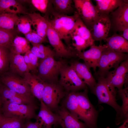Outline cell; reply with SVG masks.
Returning <instances> with one entry per match:
<instances>
[{"instance_id":"cell-1","label":"cell","mask_w":128,"mask_h":128,"mask_svg":"<svg viewBox=\"0 0 128 128\" xmlns=\"http://www.w3.org/2000/svg\"><path fill=\"white\" fill-rule=\"evenodd\" d=\"M91 90L97 98L99 104H108L115 110L116 112L115 122L117 125L123 121L121 106L116 102V92L115 88L108 82L105 77L99 76L96 85Z\"/></svg>"},{"instance_id":"cell-2","label":"cell","mask_w":128,"mask_h":128,"mask_svg":"<svg viewBox=\"0 0 128 128\" xmlns=\"http://www.w3.org/2000/svg\"><path fill=\"white\" fill-rule=\"evenodd\" d=\"M53 18L48 19L51 26L60 39L67 44L71 40V34L75 21L79 17L76 11L71 16L61 15L52 11Z\"/></svg>"},{"instance_id":"cell-3","label":"cell","mask_w":128,"mask_h":128,"mask_svg":"<svg viewBox=\"0 0 128 128\" xmlns=\"http://www.w3.org/2000/svg\"><path fill=\"white\" fill-rule=\"evenodd\" d=\"M64 64L62 62L55 60L54 56L40 59L38 61L37 75L46 83H58V77Z\"/></svg>"},{"instance_id":"cell-4","label":"cell","mask_w":128,"mask_h":128,"mask_svg":"<svg viewBox=\"0 0 128 128\" xmlns=\"http://www.w3.org/2000/svg\"><path fill=\"white\" fill-rule=\"evenodd\" d=\"M58 84L69 92H77L86 88V85L71 66L64 64L60 71Z\"/></svg>"},{"instance_id":"cell-5","label":"cell","mask_w":128,"mask_h":128,"mask_svg":"<svg viewBox=\"0 0 128 128\" xmlns=\"http://www.w3.org/2000/svg\"><path fill=\"white\" fill-rule=\"evenodd\" d=\"M128 57L127 54L116 52L108 46L103 52L99 62V76L105 77L111 69H116Z\"/></svg>"},{"instance_id":"cell-6","label":"cell","mask_w":128,"mask_h":128,"mask_svg":"<svg viewBox=\"0 0 128 128\" xmlns=\"http://www.w3.org/2000/svg\"><path fill=\"white\" fill-rule=\"evenodd\" d=\"M35 104H19L13 103L3 104L1 112L5 117L20 119L36 118Z\"/></svg>"},{"instance_id":"cell-7","label":"cell","mask_w":128,"mask_h":128,"mask_svg":"<svg viewBox=\"0 0 128 128\" xmlns=\"http://www.w3.org/2000/svg\"><path fill=\"white\" fill-rule=\"evenodd\" d=\"M64 90L58 83H46L42 101L52 111L57 110L60 101L66 95Z\"/></svg>"},{"instance_id":"cell-8","label":"cell","mask_w":128,"mask_h":128,"mask_svg":"<svg viewBox=\"0 0 128 128\" xmlns=\"http://www.w3.org/2000/svg\"><path fill=\"white\" fill-rule=\"evenodd\" d=\"M79 17L90 30L99 14L96 6L90 0H73Z\"/></svg>"},{"instance_id":"cell-9","label":"cell","mask_w":128,"mask_h":128,"mask_svg":"<svg viewBox=\"0 0 128 128\" xmlns=\"http://www.w3.org/2000/svg\"><path fill=\"white\" fill-rule=\"evenodd\" d=\"M87 88L82 92H76L77 99L80 108L86 119L85 124L90 128H96L98 112L90 102Z\"/></svg>"},{"instance_id":"cell-10","label":"cell","mask_w":128,"mask_h":128,"mask_svg":"<svg viewBox=\"0 0 128 128\" xmlns=\"http://www.w3.org/2000/svg\"><path fill=\"white\" fill-rule=\"evenodd\" d=\"M110 28L115 32L128 28V0H125L119 7L109 14Z\"/></svg>"},{"instance_id":"cell-11","label":"cell","mask_w":128,"mask_h":128,"mask_svg":"<svg viewBox=\"0 0 128 128\" xmlns=\"http://www.w3.org/2000/svg\"><path fill=\"white\" fill-rule=\"evenodd\" d=\"M107 47L106 44L99 46L94 44L91 46L90 48L85 51H77L76 56L82 59L85 64L90 68H92L96 72L102 52Z\"/></svg>"},{"instance_id":"cell-12","label":"cell","mask_w":128,"mask_h":128,"mask_svg":"<svg viewBox=\"0 0 128 128\" xmlns=\"http://www.w3.org/2000/svg\"><path fill=\"white\" fill-rule=\"evenodd\" d=\"M47 37L50 43L53 48L55 55L58 56L68 58L76 56L77 51L76 50L71 51L66 46L49 21Z\"/></svg>"},{"instance_id":"cell-13","label":"cell","mask_w":128,"mask_h":128,"mask_svg":"<svg viewBox=\"0 0 128 128\" xmlns=\"http://www.w3.org/2000/svg\"><path fill=\"white\" fill-rule=\"evenodd\" d=\"M1 81L5 86L18 93L32 95L30 87L24 78L11 72L2 76Z\"/></svg>"},{"instance_id":"cell-14","label":"cell","mask_w":128,"mask_h":128,"mask_svg":"<svg viewBox=\"0 0 128 128\" xmlns=\"http://www.w3.org/2000/svg\"><path fill=\"white\" fill-rule=\"evenodd\" d=\"M109 15H99L90 30L92 38L101 43L108 37L110 29Z\"/></svg>"},{"instance_id":"cell-15","label":"cell","mask_w":128,"mask_h":128,"mask_svg":"<svg viewBox=\"0 0 128 128\" xmlns=\"http://www.w3.org/2000/svg\"><path fill=\"white\" fill-rule=\"evenodd\" d=\"M128 72V59L122 62L114 70L109 71L105 77L111 86L119 90L127 82Z\"/></svg>"},{"instance_id":"cell-16","label":"cell","mask_w":128,"mask_h":128,"mask_svg":"<svg viewBox=\"0 0 128 128\" xmlns=\"http://www.w3.org/2000/svg\"><path fill=\"white\" fill-rule=\"evenodd\" d=\"M1 95L3 104L13 103L19 104H35L33 95L17 93L5 86L2 87Z\"/></svg>"},{"instance_id":"cell-17","label":"cell","mask_w":128,"mask_h":128,"mask_svg":"<svg viewBox=\"0 0 128 128\" xmlns=\"http://www.w3.org/2000/svg\"><path fill=\"white\" fill-rule=\"evenodd\" d=\"M40 110L36 118L43 128H51L52 126L59 124L57 114L53 113L41 101Z\"/></svg>"},{"instance_id":"cell-18","label":"cell","mask_w":128,"mask_h":128,"mask_svg":"<svg viewBox=\"0 0 128 128\" xmlns=\"http://www.w3.org/2000/svg\"><path fill=\"white\" fill-rule=\"evenodd\" d=\"M59 118V124L62 128H86L85 123L72 115L64 107L62 106L57 111Z\"/></svg>"},{"instance_id":"cell-19","label":"cell","mask_w":128,"mask_h":128,"mask_svg":"<svg viewBox=\"0 0 128 128\" xmlns=\"http://www.w3.org/2000/svg\"><path fill=\"white\" fill-rule=\"evenodd\" d=\"M76 92H69L64 98L62 105L66 108L74 117L83 121L85 124L86 119L78 105Z\"/></svg>"},{"instance_id":"cell-20","label":"cell","mask_w":128,"mask_h":128,"mask_svg":"<svg viewBox=\"0 0 128 128\" xmlns=\"http://www.w3.org/2000/svg\"><path fill=\"white\" fill-rule=\"evenodd\" d=\"M29 86L33 96L42 101V96L46 82L37 75L28 72L24 75L23 78Z\"/></svg>"},{"instance_id":"cell-21","label":"cell","mask_w":128,"mask_h":128,"mask_svg":"<svg viewBox=\"0 0 128 128\" xmlns=\"http://www.w3.org/2000/svg\"><path fill=\"white\" fill-rule=\"evenodd\" d=\"M70 66L75 70L79 77L91 90L97 82L92 75L90 68L84 63L77 61L72 62Z\"/></svg>"},{"instance_id":"cell-22","label":"cell","mask_w":128,"mask_h":128,"mask_svg":"<svg viewBox=\"0 0 128 128\" xmlns=\"http://www.w3.org/2000/svg\"><path fill=\"white\" fill-rule=\"evenodd\" d=\"M27 14L31 19L33 30L41 37L46 38L48 24V18L36 12Z\"/></svg>"},{"instance_id":"cell-23","label":"cell","mask_w":128,"mask_h":128,"mask_svg":"<svg viewBox=\"0 0 128 128\" xmlns=\"http://www.w3.org/2000/svg\"><path fill=\"white\" fill-rule=\"evenodd\" d=\"M9 68L11 72L23 78L26 73L30 72L25 62L23 56L11 52Z\"/></svg>"},{"instance_id":"cell-24","label":"cell","mask_w":128,"mask_h":128,"mask_svg":"<svg viewBox=\"0 0 128 128\" xmlns=\"http://www.w3.org/2000/svg\"><path fill=\"white\" fill-rule=\"evenodd\" d=\"M106 45L116 52L126 53L128 52V41L121 35L116 33L105 40Z\"/></svg>"},{"instance_id":"cell-25","label":"cell","mask_w":128,"mask_h":128,"mask_svg":"<svg viewBox=\"0 0 128 128\" xmlns=\"http://www.w3.org/2000/svg\"><path fill=\"white\" fill-rule=\"evenodd\" d=\"M125 0H95L99 14L109 15L121 5Z\"/></svg>"},{"instance_id":"cell-26","label":"cell","mask_w":128,"mask_h":128,"mask_svg":"<svg viewBox=\"0 0 128 128\" xmlns=\"http://www.w3.org/2000/svg\"><path fill=\"white\" fill-rule=\"evenodd\" d=\"M77 34L85 40L90 46L94 45L90 30L79 17L76 19L71 33Z\"/></svg>"},{"instance_id":"cell-27","label":"cell","mask_w":128,"mask_h":128,"mask_svg":"<svg viewBox=\"0 0 128 128\" xmlns=\"http://www.w3.org/2000/svg\"><path fill=\"white\" fill-rule=\"evenodd\" d=\"M23 7L14 0H0V14L2 13L18 14L24 13Z\"/></svg>"},{"instance_id":"cell-28","label":"cell","mask_w":128,"mask_h":128,"mask_svg":"<svg viewBox=\"0 0 128 128\" xmlns=\"http://www.w3.org/2000/svg\"><path fill=\"white\" fill-rule=\"evenodd\" d=\"M53 11L61 15H67L74 11L71 0H51Z\"/></svg>"},{"instance_id":"cell-29","label":"cell","mask_w":128,"mask_h":128,"mask_svg":"<svg viewBox=\"0 0 128 128\" xmlns=\"http://www.w3.org/2000/svg\"><path fill=\"white\" fill-rule=\"evenodd\" d=\"M29 42L24 37L17 36L14 39L10 48L11 53L20 54L30 50Z\"/></svg>"},{"instance_id":"cell-30","label":"cell","mask_w":128,"mask_h":128,"mask_svg":"<svg viewBox=\"0 0 128 128\" xmlns=\"http://www.w3.org/2000/svg\"><path fill=\"white\" fill-rule=\"evenodd\" d=\"M19 17L17 14L7 13L0 14V28L12 30Z\"/></svg>"},{"instance_id":"cell-31","label":"cell","mask_w":128,"mask_h":128,"mask_svg":"<svg viewBox=\"0 0 128 128\" xmlns=\"http://www.w3.org/2000/svg\"><path fill=\"white\" fill-rule=\"evenodd\" d=\"M10 51L8 48L0 46V73H5L9 69Z\"/></svg>"},{"instance_id":"cell-32","label":"cell","mask_w":128,"mask_h":128,"mask_svg":"<svg viewBox=\"0 0 128 128\" xmlns=\"http://www.w3.org/2000/svg\"><path fill=\"white\" fill-rule=\"evenodd\" d=\"M32 25L31 20L28 15L19 17L15 25L18 31L24 35L32 30Z\"/></svg>"},{"instance_id":"cell-33","label":"cell","mask_w":128,"mask_h":128,"mask_svg":"<svg viewBox=\"0 0 128 128\" xmlns=\"http://www.w3.org/2000/svg\"><path fill=\"white\" fill-rule=\"evenodd\" d=\"M24 120L4 117L0 122V128H23Z\"/></svg>"},{"instance_id":"cell-34","label":"cell","mask_w":128,"mask_h":128,"mask_svg":"<svg viewBox=\"0 0 128 128\" xmlns=\"http://www.w3.org/2000/svg\"><path fill=\"white\" fill-rule=\"evenodd\" d=\"M15 38L12 30L0 28V46L9 49Z\"/></svg>"},{"instance_id":"cell-35","label":"cell","mask_w":128,"mask_h":128,"mask_svg":"<svg viewBox=\"0 0 128 128\" xmlns=\"http://www.w3.org/2000/svg\"><path fill=\"white\" fill-rule=\"evenodd\" d=\"M118 92L122 101V104L121 108L123 116V121H124L128 119V87L118 90Z\"/></svg>"},{"instance_id":"cell-36","label":"cell","mask_w":128,"mask_h":128,"mask_svg":"<svg viewBox=\"0 0 128 128\" xmlns=\"http://www.w3.org/2000/svg\"><path fill=\"white\" fill-rule=\"evenodd\" d=\"M72 45L74 49L78 51H82L89 46L90 45L84 39L79 35L74 34H71Z\"/></svg>"},{"instance_id":"cell-37","label":"cell","mask_w":128,"mask_h":128,"mask_svg":"<svg viewBox=\"0 0 128 128\" xmlns=\"http://www.w3.org/2000/svg\"><path fill=\"white\" fill-rule=\"evenodd\" d=\"M32 4L38 10L43 13L47 11L50 4L51 3L50 0H32Z\"/></svg>"},{"instance_id":"cell-38","label":"cell","mask_w":128,"mask_h":128,"mask_svg":"<svg viewBox=\"0 0 128 128\" xmlns=\"http://www.w3.org/2000/svg\"><path fill=\"white\" fill-rule=\"evenodd\" d=\"M27 52L29 57L32 68L31 72L32 73L36 74L37 73V68L39 58L33 54L30 51Z\"/></svg>"},{"instance_id":"cell-39","label":"cell","mask_w":128,"mask_h":128,"mask_svg":"<svg viewBox=\"0 0 128 128\" xmlns=\"http://www.w3.org/2000/svg\"><path fill=\"white\" fill-rule=\"evenodd\" d=\"M31 33L32 40L31 43L32 44H42L48 41L46 38H43L39 35L34 30H32Z\"/></svg>"},{"instance_id":"cell-40","label":"cell","mask_w":128,"mask_h":128,"mask_svg":"<svg viewBox=\"0 0 128 128\" xmlns=\"http://www.w3.org/2000/svg\"><path fill=\"white\" fill-rule=\"evenodd\" d=\"M32 45V47L30 51L39 59H43L49 57L43 53L36 44Z\"/></svg>"},{"instance_id":"cell-41","label":"cell","mask_w":128,"mask_h":128,"mask_svg":"<svg viewBox=\"0 0 128 128\" xmlns=\"http://www.w3.org/2000/svg\"><path fill=\"white\" fill-rule=\"evenodd\" d=\"M23 128H43L39 123L36 121L35 122L31 121L30 119H27L25 122Z\"/></svg>"},{"instance_id":"cell-42","label":"cell","mask_w":128,"mask_h":128,"mask_svg":"<svg viewBox=\"0 0 128 128\" xmlns=\"http://www.w3.org/2000/svg\"><path fill=\"white\" fill-rule=\"evenodd\" d=\"M25 62L26 64L29 71H31L32 68L30 62V59L27 52L23 56Z\"/></svg>"},{"instance_id":"cell-43","label":"cell","mask_w":128,"mask_h":128,"mask_svg":"<svg viewBox=\"0 0 128 128\" xmlns=\"http://www.w3.org/2000/svg\"><path fill=\"white\" fill-rule=\"evenodd\" d=\"M122 32L123 33L121 35L128 41V28L125 29Z\"/></svg>"},{"instance_id":"cell-44","label":"cell","mask_w":128,"mask_h":128,"mask_svg":"<svg viewBox=\"0 0 128 128\" xmlns=\"http://www.w3.org/2000/svg\"><path fill=\"white\" fill-rule=\"evenodd\" d=\"M31 31L24 35L26 39L30 42H31L32 40Z\"/></svg>"},{"instance_id":"cell-45","label":"cell","mask_w":128,"mask_h":128,"mask_svg":"<svg viewBox=\"0 0 128 128\" xmlns=\"http://www.w3.org/2000/svg\"><path fill=\"white\" fill-rule=\"evenodd\" d=\"M117 128H128V119L124 121L121 126Z\"/></svg>"},{"instance_id":"cell-46","label":"cell","mask_w":128,"mask_h":128,"mask_svg":"<svg viewBox=\"0 0 128 128\" xmlns=\"http://www.w3.org/2000/svg\"><path fill=\"white\" fill-rule=\"evenodd\" d=\"M2 86L0 85V112H1V110L3 105L2 102L1 97V91Z\"/></svg>"},{"instance_id":"cell-47","label":"cell","mask_w":128,"mask_h":128,"mask_svg":"<svg viewBox=\"0 0 128 128\" xmlns=\"http://www.w3.org/2000/svg\"><path fill=\"white\" fill-rule=\"evenodd\" d=\"M4 117L3 115L1 112H0V122Z\"/></svg>"}]
</instances>
